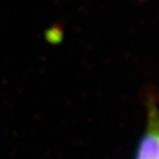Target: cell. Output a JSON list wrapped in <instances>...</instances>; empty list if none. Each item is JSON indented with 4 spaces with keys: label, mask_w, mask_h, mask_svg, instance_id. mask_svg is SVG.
<instances>
[{
    "label": "cell",
    "mask_w": 159,
    "mask_h": 159,
    "mask_svg": "<svg viewBox=\"0 0 159 159\" xmlns=\"http://www.w3.org/2000/svg\"><path fill=\"white\" fill-rule=\"evenodd\" d=\"M136 159H159V110L152 105L146 130L139 143Z\"/></svg>",
    "instance_id": "cell-1"
}]
</instances>
